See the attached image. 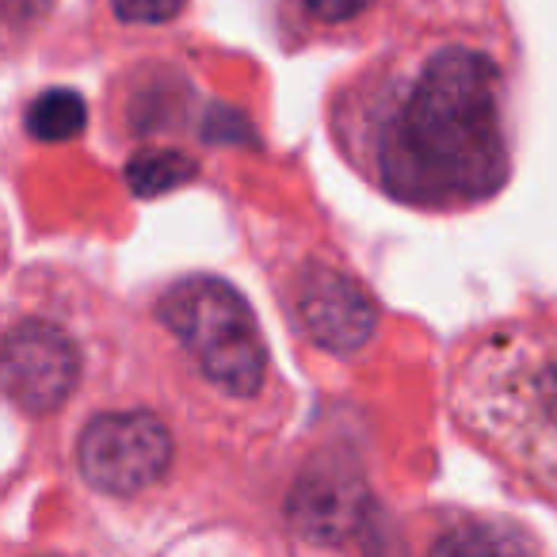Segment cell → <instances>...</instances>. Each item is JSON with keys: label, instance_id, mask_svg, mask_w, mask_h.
<instances>
[{"label": "cell", "instance_id": "obj_1", "mask_svg": "<svg viewBox=\"0 0 557 557\" xmlns=\"http://www.w3.org/2000/svg\"><path fill=\"white\" fill-rule=\"evenodd\" d=\"M374 176L417 207H470L508 180L504 81L473 47H435L386 92L371 138Z\"/></svg>", "mask_w": 557, "mask_h": 557}, {"label": "cell", "instance_id": "obj_2", "mask_svg": "<svg viewBox=\"0 0 557 557\" xmlns=\"http://www.w3.org/2000/svg\"><path fill=\"white\" fill-rule=\"evenodd\" d=\"M455 420L557 504V325L493 329L455 367Z\"/></svg>", "mask_w": 557, "mask_h": 557}, {"label": "cell", "instance_id": "obj_3", "mask_svg": "<svg viewBox=\"0 0 557 557\" xmlns=\"http://www.w3.org/2000/svg\"><path fill=\"white\" fill-rule=\"evenodd\" d=\"M164 325L191 351L199 371L225 397H256L268 382V348L248 302L222 278L195 275L169 287L157 306Z\"/></svg>", "mask_w": 557, "mask_h": 557}, {"label": "cell", "instance_id": "obj_4", "mask_svg": "<svg viewBox=\"0 0 557 557\" xmlns=\"http://www.w3.org/2000/svg\"><path fill=\"white\" fill-rule=\"evenodd\" d=\"M77 466L96 493L138 496L169 473L172 435L153 412H103L81 432Z\"/></svg>", "mask_w": 557, "mask_h": 557}, {"label": "cell", "instance_id": "obj_5", "mask_svg": "<svg viewBox=\"0 0 557 557\" xmlns=\"http://www.w3.org/2000/svg\"><path fill=\"white\" fill-rule=\"evenodd\" d=\"M81 379L77 344L58 325L27 318L4 341V394L27 417H47L70 401Z\"/></svg>", "mask_w": 557, "mask_h": 557}, {"label": "cell", "instance_id": "obj_6", "mask_svg": "<svg viewBox=\"0 0 557 557\" xmlns=\"http://www.w3.org/2000/svg\"><path fill=\"white\" fill-rule=\"evenodd\" d=\"M295 310L310 341L336 356H356L379 329V310L367 290L329 263H306L295 283Z\"/></svg>", "mask_w": 557, "mask_h": 557}, {"label": "cell", "instance_id": "obj_7", "mask_svg": "<svg viewBox=\"0 0 557 557\" xmlns=\"http://www.w3.org/2000/svg\"><path fill=\"white\" fill-rule=\"evenodd\" d=\"M88 108L73 88H50L27 108V131L39 141H62L85 126Z\"/></svg>", "mask_w": 557, "mask_h": 557}, {"label": "cell", "instance_id": "obj_8", "mask_svg": "<svg viewBox=\"0 0 557 557\" xmlns=\"http://www.w3.org/2000/svg\"><path fill=\"white\" fill-rule=\"evenodd\" d=\"M195 176V161L176 149H157V153H141L131 161L126 180L138 195H164L172 187L187 184Z\"/></svg>", "mask_w": 557, "mask_h": 557}, {"label": "cell", "instance_id": "obj_9", "mask_svg": "<svg viewBox=\"0 0 557 557\" xmlns=\"http://www.w3.org/2000/svg\"><path fill=\"white\" fill-rule=\"evenodd\" d=\"M111 9L126 24H169L180 16L184 0H111Z\"/></svg>", "mask_w": 557, "mask_h": 557}, {"label": "cell", "instance_id": "obj_10", "mask_svg": "<svg viewBox=\"0 0 557 557\" xmlns=\"http://www.w3.org/2000/svg\"><path fill=\"white\" fill-rule=\"evenodd\" d=\"M306 9L321 24H344V20H356L363 9H371V0H306Z\"/></svg>", "mask_w": 557, "mask_h": 557}, {"label": "cell", "instance_id": "obj_11", "mask_svg": "<svg viewBox=\"0 0 557 557\" xmlns=\"http://www.w3.org/2000/svg\"><path fill=\"white\" fill-rule=\"evenodd\" d=\"M4 9H9V24L16 32L20 24H35L39 16H47L50 0H4Z\"/></svg>", "mask_w": 557, "mask_h": 557}]
</instances>
